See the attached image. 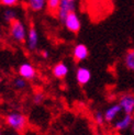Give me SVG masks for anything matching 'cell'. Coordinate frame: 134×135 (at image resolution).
<instances>
[{
    "mask_svg": "<svg viewBox=\"0 0 134 135\" xmlns=\"http://www.w3.org/2000/svg\"><path fill=\"white\" fill-rule=\"evenodd\" d=\"M17 17H18V13H17V11L13 9V8H6L2 11V13H1L2 20H3L6 23H9V24L12 21H15L16 19H18Z\"/></svg>",
    "mask_w": 134,
    "mask_h": 135,
    "instance_id": "9a60e30c",
    "label": "cell"
},
{
    "mask_svg": "<svg viewBox=\"0 0 134 135\" xmlns=\"http://www.w3.org/2000/svg\"><path fill=\"white\" fill-rule=\"evenodd\" d=\"M18 74L25 80H33L36 77V69L31 63H22L18 68Z\"/></svg>",
    "mask_w": 134,
    "mask_h": 135,
    "instance_id": "52a82bcc",
    "label": "cell"
},
{
    "mask_svg": "<svg viewBox=\"0 0 134 135\" xmlns=\"http://www.w3.org/2000/svg\"><path fill=\"white\" fill-rule=\"evenodd\" d=\"M133 123H134V117L131 115V114H124L121 119L116 121L114 124H113V127H114L116 131L122 132L130 129Z\"/></svg>",
    "mask_w": 134,
    "mask_h": 135,
    "instance_id": "ba28073f",
    "label": "cell"
},
{
    "mask_svg": "<svg viewBox=\"0 0 134 135\" xmlns=\"http://www.w3.org/2000/svg\"><path fill=\"white\" fill-rule=\"evenodd\" d=\"M130 130H131V132H132V134L134 135V123L131 125V127H130Z\"/></svg>",
    "mask_w": 134,
    "mask_h": 135,
    "instance_id": "7402d4cb",
    "label": "cell"
},
{
    "mask_svg": "<svg viewBox=\"0 0 134 135\" xmlns=\"http://www.w3.org/2000/svg\"><path fill=\"white\" fill-rule=\"evenodd\" d=\"M100 135H103V134H100Z\"/></svg>",
    "mask_w": 134,
    "mask_h": 135,
    "instance_id": "f1b7e54d",
    "label": "cell"
},
{
    "mask_svg": "<svg viewBox=\"0 0 134 135\" xmlns=\"http://www.w3.org/2000/svg\"><path fill=\"white\" fill-rule=\"evenodd\" d=\"M2 83V78H1V76H0V84Z\"/></svg>",
    "mask_w": 134,
    "mask_h": 135,
    "instance_id": "d4e9b609",
    "label": "cell"
},
{
    "mask_svg": "<svg viewBox=\"0 0 134 135\" xmlns=\"http://www.w3.org/2000/svg\"><path fill=\"white\" fill-rule=\"evenodd\" d=\"M76 79H77L79 85L85 86L90 81L91 71L88 68H86V67H79V68L77 69V71H76Z\"/></svg>",
    "mask_w": 134,
    "mask_h": 135,
    "instance_id": "8fae6325",
    "label": "cell"
},
{
    "mask_svg": "<svg viewBox=\"0 0 134 135\" xmlns=\"http://www.w3.org/2000/svg\"><path fill=\"white\" fill-rule=\"evenodd\" d=\"M11 135H20L19 133H13V134H11Z\"/></svg>",
    "mask_w": 134,
    "mask_h": 135,
    "instance_id": "cb8c5ba5",
    "label": "cell"
},
{
    "mask_svg": "<svg viewBox=\"0 0 134 135\" xmlns=\"http://www.w3.org/2000/svg\"><path fill=\"white\" fill-rule=\"evenodd\" d=\"M9 34L11 38L17 43H24L26 41V34H28V30H26L24 23L19 19H16L9 24Z\"/></svg>",
    "mask_w": 134,
    "mask_h": 135,
    "instance_id": "7a4b0ae2",
    "label": "cell"
},
{
    "mask_svg": "<svg viewBox=\"0 0 134 135\" xmlns=\"http://www.w3.org/2000/svg\"><path fill=\"white\" fill-rule=\"evenodd\" d=\"M59 4H61V0H47L46 1V8H47V11L51 15L56 16Z\"/></svg>",
    "mask_w": 134,
    "mask_h": 135,
    "instance_id": "2e32d148",
    "label": "cell"
},
{
    "mask_svg": "<svg viewBox=\"0 0 134 135\" xmlns=\"http://www.w3.org/2000/svg\"><path fill=\"white\" fill-rule=\"evenodd\" d=\"M113 135H121V134H119V133H116V134H113Z\"/></svg>",
    "mask_w": 134,
    "mask_h": 135,
    "instance_id": "484cf974",
    "label": "cell"
},
{
    "mask_svg": "<svg viewBox=\"0 0 134 135\" xmlns=\"http://www.w3.org/2000/svg\"><path fill=\"white\" fill-rule=\"evenodd\" d=\"M20 0H0V4L6 7V8H13L18 6Z\"/></svg>",
    "mask_w": 134,
    "mask_h": 135,
    "instance_id": "ffe728a7",
    "label": "cell"
},
{
    "mask_svg": "<svg viewBox=\"0 0 134 135\" xmlns=\"http://www.w3.org/2000/svg\"><path fill=\"white\" fill-rule=\"evenodd\" d=\"M70 1H74V2H75V1H76V0H70Z\"/></svg>",
    "mask_w": 134,
    "mask_h": 135,
    "instance_id": "83f0119b",
    "label": "cell"
},
{
    "mask_svg": "<svg viewBox=\"0 0 134 135\" xmlns=\"http://www.w3.org/2000/svg\"><path fill=\"white\" fill-rule=\"evenodd\" d=\"M63 24L65 25V28L67 30L71 33H74V34L78 33L80 31V29H82V21H80V19L76 13V11L70 12L69 15L66 17Z\"/></svg>",
    "mask_w": 134,
    "mask_h": 135,
    "instance_id": "3957f363",
    "label": "cell"
},
{
    "mask_svg": "<svg viewBox=\"0 0 134 135\" xmlns=\"http://www.w3.org/2000/svg\"><path fill=\"white\" fill-rule=\"evenodd\" d=\"M26 49L30 52H34L37 50L39 46V33L37 30L34 26V24H31L28 30V34H26Z\"/></svg>",
    "mask_w": 134,
    "mask_h": 135,
    "instance_id": "8992f818",
    "label": "cell"
},
{
    "mask_svg": "<svg viewBox=\"0 0 134 135\" xmlns=\"http://www.w3.org/2000/svg\"><path fill=\"white\" fill-rule=\"evenodd\" d=\"M75 10H76V6L74 1H70V0H61V4H59V8L57 10L56 17L62 23H64L66 17Z\"/></svg>",
    "mask_w": 134,
    "mask_h": 135,
    "instance_id": "277c9868",
    "label": "cell"
},
{
    "mask_svg": "<svg viewBox=\"0 0 134 135\" xmlns=\"http://www.w3.org/2000/svg\"><path fill=\"white\" fill-rule=\"evenodd\" d=\"M6 123L10 129L16 131L17 133H20L26 129L28 120L21 112H10L6 117Z\"/></svg>",
    "mask_w": 134,
    "mask_h": 135,
    "instance_id": "6da1fadb",
    "label": "cell"
},
{
    "mask_svg": "<svg viewBox=\"0 0 134 135\" xmlns=\"http://www.w3.org/2000/svg\"><path fill=\"white\" fill-rule=\"evenodd\" d=\"M47 0H28V8L33 12H40L46 7Z\"/></svg>",
    "mask_w": 134,
    "mask_h": 135,
    "instance_id": "4fadbf2b",
    "label": "cell"
},
{
    "mask_svg": "<svg viewBox=\"0 0 134 135\" xmlns=\"http://www.w3.org/2000/svg\"><path fill=\"white\" fill-rule=\"evenodd\" d=\"M122 111L121 109V107L119 105V103H116V104H111L110 107H108L106 109V111L103 112V115H104V120H106V122H113L117 117L120 114V112Z\"/></svg>",
    "mask_w": 134,
    "mask_h": 135,
    "instance_id": "30bf717a",
    "label": "cell"
},
{
    "mask_svg": "<svg viewBox=\"0 0 134 135\" xmlns=\"http://www.w3.org/2000/svg\"><path fill=\"white\" fill-rule=\"evenodd\" d=\"M119 105L121 107L124 114H134V94L124 93L119 99Z\"/></svg>",
    "mask_w": 134,
    "mask_h": 135,
    "instance_id": "5b68a950",
    "label": "cell"
},
{
    "mask_svg": "<svg viewBox=\"0 0 134 135\" xmlns=\"http://www.w3.org/2000/svg\"><path fill=\"white\" fill-rule=\"evenodd\" d=\"M44 100H45V94L43 92L37 91V92H35L34 94H33L32 101H33V103H34V104H36V105L42 104Z\"/></svg>",
    "mask_w": 134,
    "mask_h": 135,
    "instance_id": "ac0fdd59",
    "label": "cell"
},
{
    "mask_svg": "<svg viewBox=\"0 0 134 135\" xmlns=\"http://www.w3.org/2000/svg\"><path fill=\"white\" fill-rule=\"evenodd\" d=\"M89 56V51H88V47H87L85 44H77L75 45L73 50V57L76 62H84L88 58Z\"/></svg>",
    "mask_w": 134,
    "mask_h": 135,
    "instance_id": "9c48e42d",
    "label": "cell"
},
{
    "mask_svg": "<svg viewBox=\"0 0 134 135\" xmlns=\"http://www.w3.org/2000/svg\"><path fill=\"white\" fill-rule=\"evenodd\" d=\"M41 56L44 58V59H46V58H49L50 57V53L47 52V51H45V50H43L42 52H41Z\"/></svg>",
    "mask_w": 134,
    "mask_h": 135,
    "instance_id": "44dd1931",
    "label": "cell"
},
{
    "mask_svg": "<svg viewBox=\"0 0 134 135\" xmlns=\"http://www.w3.org/2000/svg\"><path fill=\"white\" fill-rule=\"evenodd\" d=\"M13 87H15V89L17 90H23L26 88V86H28V80L23 79L22 77H17L13 79V83H12Z\"/></svg>",
    "mask_w": 134,
    "mask_h": 135,
    "instance_id": "e0dca14e",
    "label": "cell"
},
{
    "mask_svg": "<svg viewBox=\"0 0 134 135\" xmlns=\"http://www.w3.org/2000/svg\"><path fill=\"white\" fill-rule=\"evenodd\" d=\"M123 64L126 69L134 71V49L129 50L123 57Z\"/></svg>",
    "mask_w": 134,
    "mask_h": 135,
    "instance_id": "5bb4252c",
    "label": "cell"
},
{
    "mask_svg": "<svg viewBox=\"0 0 134 135\" xmlns=\"http://www.w3.org/2000/svg\"><path fill=\"white\" fill-rule=\"evenodd\" d=\"M93 121H95V122H96L98 125H103V123L106 122L103 112H101V111H96L95 113H93Z\"/></svg>",
    "mask_w": 134,
    "mask_h": 135,
    "instance_id": "d6986e66",
    "label": "cell"
},
{
    "mask_svg": "<svg viewBox=\"0 0 134 135\" xmlns=\"http://www.w3.org/2000/svg\"><path fill=\"white\" fill-rule=\"evenodd\" d=\"M0 135H2V132L1 131H0Z\"/></svg>",
    "mask_w": 134,
    "mask_h": 135,
    "instance_id": "4316f807",
    "label": "cell"
},
{
    "mask_svg": "<svg viewBox=\"0 0 134 135\" xmlns=\"http://www.w3.org/2000/svg\"><path fill=\"white\" fill-rule=\"evenodd\" d=\"M68 71H69L68 66H67V64H65L63 62H59L56 65H54V67H53V69H52L53 76H54L55 78H58V79L65 78L67 75H68Z\"/></svg>",
    "mask_w": 134,
    "mask_h": 135,
    "instance_id": "7c38bea8",
    "label": "cell"
},
{
    "mask_svg": "<svg viewBox=\"0 0 134 135\" xmlns=\"http://www.w3.org/2000/svg\"><path fill=\"white\" fill-rule=\"evenodd\" d=\"M1 41H2V34L0 33V42H1Z\"/></svg>",
    "mask_w": 134,
    "mask_h": 135,
    "instance_id": "603a6c76",
    "label": "cell"
}]
</instances>
